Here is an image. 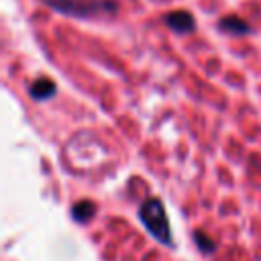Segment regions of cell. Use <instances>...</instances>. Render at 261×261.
I'll return each instance as SVG.
<instances>
[{"instance_id":"obj_1","label":"cell","mask_w":261,"mask_h":261,"mask_svg":"<svg viewBox=\"0 0 261 261\" xmlns=\"http://www.w3.org/2000/svg\"><path fill=\"white\" fill-rule=\"evenodd\" d=\"M57 12L75 18H104L116 14L118 4L114 0H43Z\"/></svg>"},{"instance_id":"obj_7","label":"cell","mask_w":261,"mask_h":261,"mask_svg":"<svg viewBox=\"0 0 261 261\" xmlns=\"http://www.w3.org/2000/svg\"><path fill=\"white\" fill-rule=\"evenodd\" d=\"M194 237H196V243H198V247H200L204 253H210V251H214V243H212V241H208V239H206V234H204L202 230H198Z\"/></svg>"},{"instance_id":"obj_5","label":"cell","mask_w":261,"mask_h":261,"mask_svg":"<svg viewBox=\"0 0 261 261\" xmlns=\"http://www.w3.org/2000/svg\"><path fill=\"white\" fill-rule=\"evenodd\" d=\"M55 94V84L49 80V77H39L33 82L31 86V96L37 98V100H47Z\"/></svg>"},{"instance_id":"obj_4","label":"cell","mask_w":261,"mask_h":261,"mask_svg":"<svg viewBox=\"0 0 261 261\" xmlns=\"http://www.w3.org/2000/svg\"><path fill=\"white\" fill-rule=\"evenodd\" d=\"M218 29L222 33H230V35H245V33H249V24L241 16H224V18H220Z\"/></svg>"},{"instance_id":"obj_3","label":"cell","mask_w":261,"mask_h":261,"mask_svg":"<svg viewBox=\"0 0 261 261\" xmlns=\"http://www.w3.org/2000/svg\"><path fill=\"white\" fill-rule=\"evenodd\" d=\"M165 24L175 33H190V31H194V16L186 10L169 12V14H165Z\"/></svg>"},{"instance_id":"obj_6","label":"cell","mask_w":261,"mask_h":261,"mask_svg":"<svg viewBox=\"0 0 261 261\" xmlns=\"http://www.w3.org/2000/svg\"><path fill=\"white\" fill-rule=\"evenodd\" d=\"M94 214H96V206L92 200H82V202L73 204V208H71V216L77 222H88Z\"/></svg>"},{"instance_id":"obj_2","label":"cell","mask_w":261,"mask_h":261,"mask_svg":"<svg viewBox=\"0 0 261 261\" xmlns=\"http://www.w3.org/2000/svg\"><path fill=\"white\" fill-rule=\"evenodd\" d=\"M141 220L145 224V228L161 243H171V228H169V220L165 214V208L161 204L159 198H147L141 204Z\"/></svg>"}]
</instances>
